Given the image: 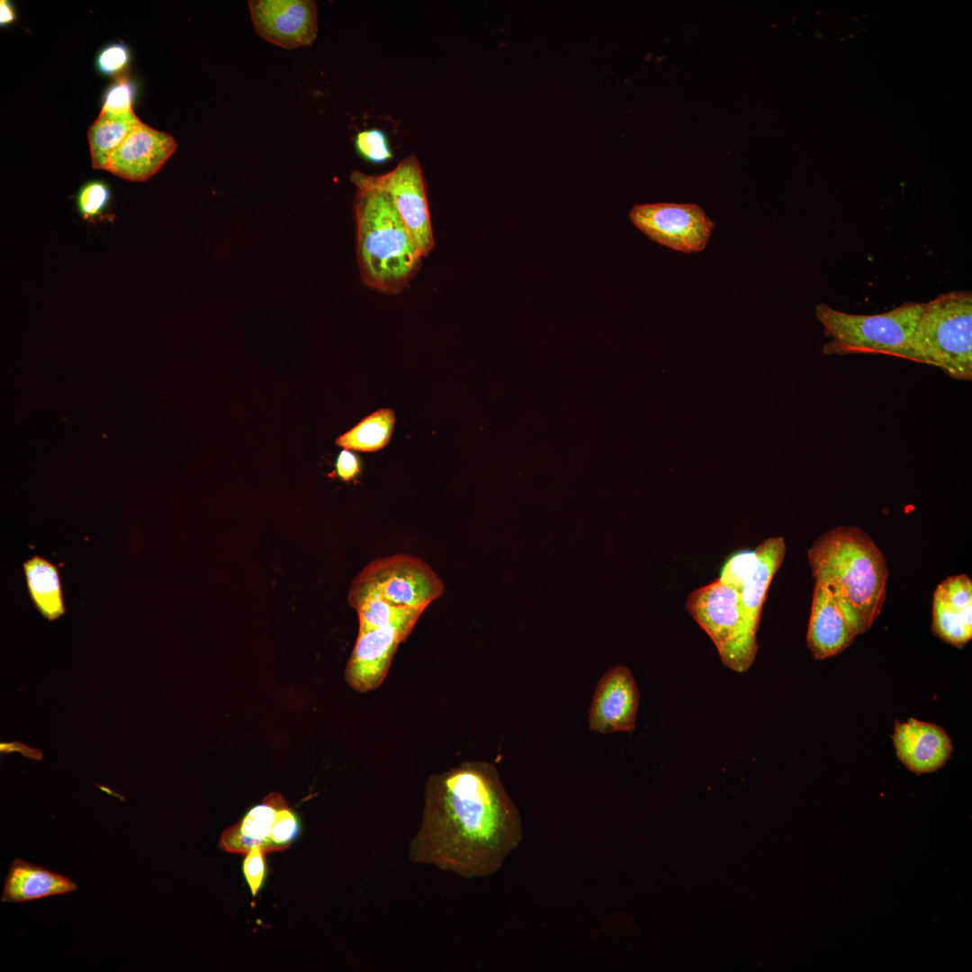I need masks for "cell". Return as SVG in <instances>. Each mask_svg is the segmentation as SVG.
I'll list each match as a JSON object with an SVG mask.
<instances>
[{"label": "cell", "instance_id": "1", "mask_svg": "<svg viewBox=\"0 0 972 972\" xmlns=\"http://www.w3.org/2000/svg\"><path fill=\"white\" fill-rule=\"evenodd\" d=\"M522 836L520 814L494 766L464 762L428 780L409 858L466 878H482L501 868Z\"/></svg>", "mask_w": 972, "mask_h": 972}, {"label": "cell", "instance_id": "2", "mask_svg": "<svg viewBox=\"0 0 972 972\" xmlns=\"http://www.w3.org/2000/svg\"><path fill=\"white\" fill-rule=\"evenodd\" d=\"M815 582L837 600L851 631L864 634L879 615L886 598V559L857 526H838L822 535L808 550Z\"/></svg>", "mask_w": 972, "mask_h": 972}, {"label": "cell", "instance_id": "3", "mask_svg": "<svg viewBox=\"0 0 972 972\" xmlns=\"http://www.w3.org/2000/svg\"><path fill=\"white\" fill-rule=\"evenodd\" d=\"M356 259L364 285L381 293L401 292L423 256L392 200L366 175L352 171Z\"/></svg>", "mask_w": 972, "mask_h": 972}, {"label": "cell", "instance_id": "4", "mask_svg": "<svg viewBox=\"0 0 972 972\" xmlns=\"http://www.w3.org/2000/svg\"><path fill=\"white\" fill-rule=\"evenodd\" d=\"M925 302H906L884 313L844 312L821 302L815 317L830 340L826 355L882 354L914 361V343Z\"/></svg>", "mask_w": 972, "mask_h": 972}, {"label": "cell", "instance_id": "5", "mask_svg": "<svg viewBox=\"0 0 972 972\" xmlns=\"http://www.w3.org/2000/svg\"><path fill=\"white\" fill-rule=\"evenodd\" d=\"M914 362L972 380V293L954 291L925 302L914 343Z\"/></svg>", "mask_w": 972, "mask_h": 972}, {"label": "cell", "instance_id": "6", "mask_svg": "<svg viewBox=\"0 0 972 972\" xmlns=\"http://www.w3.org/2000/svg\"><path fill=\"white\" fill-rule=\"evenodd\" d=\"M686 608L716 645L723 663L737 672L752 664L758 644L749 626L740 592L716 580L692 591Z\"/></svg>", "mask_w": 972, "mask_h": 972}, {"label": "cell", "instance_id": "7", "mask_svg": "<svg viewBox=\"0 0 972 972\" xmlns=\"http://www.w3.org/2000/svg\"><path fill=\"white\" fill-rule=\"evenodd\" d=\"M445 591L436 573L418 557L398 554L371 562L351 583L348 598L373 596L400 608H427Z\"/></svg>", "mask_w": 972, "mask_h": 972}, {"label": "cell", "instance_id": "8", "mask_svg": "<svg viewBox=\"0 0 972 972\" xmlns=\"http://www.w3.org/2000/svg\"><path fill=\"white\" fill-rule=\"evenodd\" d=\"M629 219L650 240L688 254L702 251L715 228L704 210L692 203L635 204Z\"/></svg>", "mask_w": 972, "mask_h": 972}, {"label": "cell", "instance_id": "9", "mask_svg": "<svg viewBox=\"0 0 972 972\" xmlns=\"http://www.w3.org/2000/svg\"><path fill=\"white\" fill-rule=\"evenodd\" d=\"M300 823L284 797L277 792L267 795L220 837V847L231 853L246 855L253 846L265 854L287 849L298 836Z\"/></svg>", "mask_w": 972, "mask_h": 972}, {"label": "cell", "instance_id": "10", "mask_svg": "<svg viewBox=\"0 0 972 972\" xmlns=\"http://www.w3.org/2000/svg\"><path fill=\"white\" fill-rule=\"evenodd\" d=\"M367 180L392 200L423 257L435 247L427 185L418 158L408 156L391 171L366 175Z\"/></svg>", "mask_w": 972, "mask_h": 972}, {"label": "cell", "instance_id": "11", "mask_svg": "<svg viewBox=\"0 0 972 972\" xmlns=\"http://www.w3.org/2000/svg\"><path fill=\"white\" fill-rule=\"evenodd\" d=\"M419 615L358 633L345 669V680L358 692L379 687L385 679L399 644L410 634Z\"/></svg>", "mask_w": 972, "mask_h": 972}, {"label": "cell", "instance_id": "12", "mask_svg": "<svg viewBox=\"0 0 972 972\" xmlns=\"http://www.w3.org/2000/svg\"><path fill=\"white\" fill-rule=\"evenodd\" d=\"M248 6L256 32L285 49L310 46L318 33L317 4L310 0H255Z\"/></svg>", "mask_w": 972, "mask_h": 972}, {"label": "cell", "instance_id": "13", "mask_svg": "<svg viewBox=\"0 0 972 972\" xmlns=\"http://www.w3.org/2000/svg\"><path fill=\"white\" fill-rule=\"evenodd\" d=\"M640 692L631 670L609 669L598 681L589 710L590 729L598 734L631 732L635 727Z\"/></svg>", "mask_w": 972, "mask_h": 972}, {"label": "cell", "instance_id": "14", "mask_svg": "<svg viewBox=\"0 0 972 972\" xmlns=\"http://www.w3.org/2000/svg\"><path fill=\"white\" fill-rule=\"evenodd\" d=\"M176 147L170 134L141 123L110 155L104 170L127 180L144 181L161 168Z\"/></svg>", "mask_w": 972, "mask_h": 972}, {"label": "cell", "instance_id": "15", "mask_svg": "<svg viewBox=\"0 0 972 972\" xmlns=\"http://www.w3.org/2000/svg\"><path fill=\"white\" fill-rule=\"evenodd\" d=\"M893 742L902 763L915 774L942 767L952 752V742L940 726L910 718L895 724Z\"/></svg>", "mask_w": 972, "mask_h": 972}, {"label": "cell", "instance_id": "16", "mask_svg": "<svg viewBox=\"0 0 972 972\" xmlns=\"http://www.w3.org/2000/svg\"><path fill=\"white\" fill-rule=\"evenodd\" d=\"M972 581L968 575L950 576L933 594L932 631L958 648L972 636Z\"/></svg>", "mask_w": 972, "mask_h": 972}, {"label": "cell", "instance_id": "17", "mask_svg": "<svg viewBox=\"0 0 972 972\" xmlns=\"http://www.w3.org/2000/svg\"><path fill=\"white\" fill-rule=\"evenodd\" d=\"M855 637L837 600L815 582L806 636L814 658L832 657L851 644Z\"/></svg>", "mask_w": 972, "mask_h": 972}, {"label": "cell", "instance_id": "18", "mask_svg": "<svg viewBox=\"0 0 972 972\" xmlns=\"http://www.w3.org/2000/svg\"><path fill=\"white\" fill-rule=\"evenodd\" d=\"M76 890L69 878L31 863L14 859L4 879L1 901L16 904L64 895Z\"/></svg>", "mask_w": 972, "mask_h": 972}, {"label": "cell", "instance_id": "19", "mask_svg": "<svg viewBox=\"0 0 972 972\" xmlns=\"http://www.w3.org/2000/svg\"><path fill=\"white\" fill-rule=\"evenodd\" d=\"M755 552L756 563L739 592L746 620L757 633L769 586L785 556L784 538L770 537Z\"/></svg>", "mask_w": 972, "mask_h": 972}, {"label": "cell", "instance_id": "20", "mask_svg": "<svg viewBox=\"0 0 972 972\" xmlns=\"http://www.w3.org/2000/svg\"><path fill=\"white\" fill-rule=\"evenodd\" d=\"M30 598L38 611L53 621L65 614V603L58 567L34 555L22 563Z\"/></svg>", "mask_w": 972, "mask_h": 972}, {"label": "cell", "instance_id": "21", "mask_svg": "<svg viewBox=\"0 0 972 972\" xmlns=\"http://www.w3.org/2000/svg\"><path fill=\"white\" fill-rule=\"evenodd\" d=\"M141 123L133 110L119 114L101 112L88 130L93 166L104 169L110 155Z\"/></svg>", "mask_w": 972, "mask_h": 972}, {"label": "cell", "instance_id": "22", "mask_svg": "<svg viewBox=\"0 0 972 972\" xmlns=\"http://www.w3.org/2000/svg\"><path fill=\"white\" fill-rule=\"evenodd\" d=\"M395 413L379 409L361 419L336 439V445L351 451L371 453L385 447L392 436Z\"/></svg>", "mask_w": 972, "mask_h": 972}, {"label": "cell", "instance_id": "23", "mask_svg": "<svg viewBox=\"0 0 972 972\" xmlns=\"http://www.w3.org/2000/svg\"><path fill=\"white\" fill-rule=\"evenodd\" d=\"M347 599L357 613L358 633L389 626L415 615L420 616L426 609L397 607L373 596Z\"/></svg>", "mask_w": 972, "mask_h": 972}, {"label": "cell", "instance_id": "24", "mask_svg": "<svg viewBox=\"0 0 972 972\" xmlns=\"http://www.w3.org/2000/svg\"><path fill=\"white\" fill-rule=\"evenodd\" d=\"M355 147L358 155L372 164H382L393 157L389 139L380 129L359 131L355 139Z\"/></svg>", "mask_w": 972, "mask_h": 972}, {"label": "cell", "instance_id": "25", "mask_svg": "<svg viewBox=\"0 0 972 972\" xmlns=\"http://www.w3.org/2000/svg\"><path fill=\"white\" fill-rule=\"evenodd\" d=\"M756 563L755 550H742L731 555L722 567L717 579L740 591L744 580Z\"/></svg>", "mask_w": 972, "mask_h": 972}, {"label": "cell", "instance_id": "26", "mask_svg": "<svg viewBox=\"0 0 972 972\" xmlns=\"http://www.w3.org/2000/svg\"><path fill=\"white\" fill-rule=\"evenodd\" d=\"M110 193L107 186L100 182L86 184L79 193L77 203L84 218H92L100 213L107 204Z\"/></svg>", "mask_w": 972, "mask_h": 972}, {"label": "cell", "instance_id": "27", "mask_svg": "<svg viewBox=\"0 0 972 972\" xmlns=\"http://www.w3.org/2000/svg\"><path fill=\"white\" fill-rule=\"evenodd\" d=\"M134 88L127 79H120L105 94L102 112L125 113L132 111Z\"/></svg>", "mask_w": 972, "mask_h": 972}, {"label": "cell", "instance_id": "28", "mask_svg": "<svg viewBox=\"0 0 972 972\" xmlns=\"http://www.w3.org/2000/svg\"><path fill=\"white\" fill-rule=\"evenodd\" d=\"M262 849L253 846L246 854L243 863V872L249 886L253 897L260 889L265 876V860Z\"/></svg>", "mask_w": 972, "mask_h": 972}, {"label": "cell", "instance_id": "29", "mask_svg": "<svg viewBox=\"0 0 972 972\" xmlns=\"http://www.w3.org/2000/svg\"><path fill=\"white\" fill-rule=\"evenodd\" d=\"M129 60V51L122 44H112L103 50L97 58L99 69L107 75H112L122 69Z\"/></svg>", "mask_w": 972, "mask_h": 972}, {"label": "cell", "instance_id": "30", "mask_svg": "<svg viewBox=\"0 0 972 972\" xmlns=\"http://www.w3.org/2000/svg\"><path fill=\"white\" fill-rule=\"evenodd\" d=\"M335 468L337 476L347 482L360 473V460L353 451L343 449L337 457Z\"/></svg>", "mask_w": 972, "mask_h": 972}, {"label": "cell", "instance_id": "31", "mask_svg": "<svg viewBox=\"0 0 972 972\" xmlns=\"http://www.w3.org/2000/svg\"><path fill=\"white\" fill-rule=\"evenodd\" d=\"M0 21L1 24L11 22L14 19V13L11 4L8 1L2 0L0 2Z\"/></svg>", "mask_w": 972, "mask_h": 972}]
</instances>
